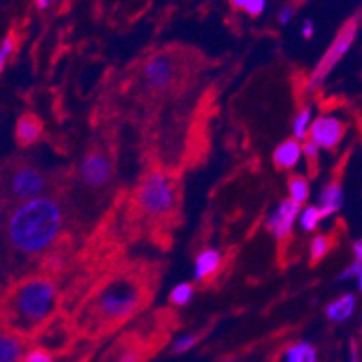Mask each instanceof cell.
<instances>
[{
    "instance_id": "obj_34",
    "label": "cell",
    "mask_w": 362,
    "mask_h": 362,
    "mask_svg": "<svg viewBox=\"0 0 362 362\" xmlns=\"http://www.w3.org/2000/svg\"><path fill=\"white\" fill-rule=\"evenodd\" d=\"M348 362H358V355H357V351L354 350V354H351L350 361H348Z\"/></svg>"
},
{
    "instance_id": "obj_35",
    "label": "cell",
    "mask_w": 362,
    "mask_h": 362,
    "mask_svg": "<svg viewBox=\"0 0 362 362\" xmlns=\"http://www.w3.org/2000/svg\"><path fill=\"white\" fill-rule=\"evenodd\" d=\"M2 220H4V207H2V202H0V226H2Z\"/></svg>"
},
{
    "instance_id": "obj_13",
    "label": "cell",
    "mask_w": 362,
    "mask_h": 362,
    "mask_svg": "<svg viewBox=\"0 0 362 362\" xmlns=\"http://www.w3.org/2000/svg\"><path fill=\"white\" fill-rule=\"evenodd\" d=\"M342 189L337 182H332L330 186H327L321 193V207H319V213H321V218L325 216H330L334 213H337L342 206Z\"/></svg>"
},
{
    "instance_id": "obj_17",
    "label": "cell",
    "mask_w": 362,
    "mask_h": 362,
    "mask_svg": "<svg viewBox=\"0 0 362 362\" xmlns=\"http://www.w3.org/2000/svg\"><path fill=\"white\" fill-rule=\"evenodd\" d=\"M285 362H317V351L308 342H299L285 351Z\"/></svg>"
},
{
    "instance_id": "obj_29",
    "label": "cell",
    "mask_w": 362,
    "mask_h": 362,
    "mask_svg": "<svg viewBox=\"0 0 362 362\" xmlns=\"http://www.w3.org/2000/svg\"><path fill=\"white\" fill-rule=\"evenodd\" d=\"M292 15H294V11H292V9H283L281 11V15H279V22H281V24H288V22L292 21Z\"/></svg>"
},
{
    "instance_id": "obj_11",
    "label": "cell",
    "mask_w": 362,
    "mask_h": 362,
    "mask_svg": "<svg viewBox=\"0 0 362 362\" xmlns=\"http://www.w3.org/2000/svg\"><path fill=\"white\" fill-rule=\"evenodd\" d=\"M42 134V123L38 117H35L33 114H25L18 119L16 123V139L18 143L28 146V144L35 143Z\"/></svg>"
},
{
    "instance_id": "obj_9",
    "label": "cell",
    "mask_w": 362,
    "mask_h": 362,
    "mask_svg": "<svg viewBox=\"0 0 362 362\" xmlns=\"http://www.w3.org/2000/svg\"><path fill=\"white\" fill-rule=\"evenodd\" d=\"M144 78H146V83L157 90H164L166 87H170L173 78H175V67H173L170 56H153L144 67Z\"/></svg>"
},
{
    "instance_id": "obj_18",
    "label": "cell",
    "mask_w": 362,
    "mask_h": 362,
    "mask_svg": "<svg viewBox=\"0 0 362 362\" xmlns=\"http://www.w3.org/2000/svg\"><path fill=\"white\" fill-rule=\"evenodd\" d=\"M288 192H291V200L298 206H301L308 199V182L303 177H292L288 182Z\"/></svg>"
},
{
    "instance_id": "obj_14",
    "label": "cell",
    "mask_w": 362,
    "mask_h": 362,
    "mask_svg": "<svg viewBox=\"0 0 362 362\" xmlns=\"http://www.w3.org/2000/svg\"><path fill=\"white\" fill-rule=\"evenodd\" d=\"M299 157H301V146H299V143L296 139L283 143L281 146L276 148L274 151V163L276 166L281 168V170L294 168L296 164H298Z\"/></svg>"
},
{
    "instance_id": "obj_22",
    "label": "cell",
    "mask_w": 362,
    "mask_h": 362,
    "mask_svg": "<svg viewBox=\"0 0 362 362\" xmlns=\"http://www.w3.org/2000/svg\"><path fill=\"white\" fill-rule=\"evenodd\" d=\"M233 6H235V8L245 9L251 16H258L259 13L265 9V2H263V0H235Z\"/></svg>"
},
{
    "instance_id": "obj_6",
    "label": "cell",
    "mask_w": 362,
    "mask_h": 362,
    "mask_svg": "<svg viewBox=\"0 0 362 362\" xmlns=\"http://www.w3.org/2000/svg\"><path fill=\"white\" fill-rule=\"evenodd\" d=\"M358 24H361V13L351 16L350 21L342 25L341 31H339L337 36H335L334 44L330 45L327 54L322 56L321 60H319L317 67H315L314 74H312V81H314V83L325 80V78L332 72V69L337 65V62L341 60L342 56L346 54V51L355 42V36H357V31H358Z\"/></svg>"
},
{
    "instance_id": "obj_20",
    "label": "cell",
    "mask_w": 362,
    "mask_h": 362,
    "mask_svg": "<svg viewBox=\"0 0 362 362\" xmlns=\"http://www.w3.org/2000/svg\"><path fill=\"white\" fill-rule=\"evenodd\" d=\"M193 296V287L189 283H182V285H177L173 291H171V303H175V305H186L189 303Z\"/></svg>"
},
{
    "instance_id": "obj_26",
    "label": "cell",
    "mask_w": 362,
    "mask_h": 362,
    "mask_svg": "<svg viewBox=\"0 0 362 362\" xmlns=\"http://www.w3.org/2000/svg\"><path fill=\"white\" fill-rule=\"evenodd\" d=\"M24 362H52V355L45 350H31L24 355Z\"/></svg>"
},
{
    "instance_id": "obj_2",
    "label": "cell",
    "mask_w": 362,
    "mask_h": 362,
    "mask_svg": "<svg viewBox=\"0 0 362 362\" xmlns=\"http://www.w3.org/2000/svg\"><path fill=\"white\" fill-rule=\"evenodd\" d=\"M58 291L49 279L33 278L9 291L6 298V321L13 330H36L52 315Z\"/></svg>"
},
{
    "instance_id": "obj_31",
    "label": "cell",
    "mask_w": 362,
    "mask_h": 362,
    "mask_svg": "<svg viewBox=\"0 0 362 362\" xmlns=\"http://www.w3.org/2000/svg\"><path fill=\"white\" fill-rule=\"evenodd\" d=\"M354 251H355V262H361V258H362V243L361 242H355Z\"/></svg>"
},
{
    "instance_id": "obj_25",
    "label": "cell",
    "mask_w": 362,
    "mask_h": 362,
    "mask_svg": "<svg viewBox=\"0 0 362 362\" xmlns=\"http://www.w3.org/2000/svg\"><path fill=\"white\" fill-rule=\"evenodd\" d=\"M13 51H15V40H13L11 36H8V38L2 42V45H0V72H2V69H4L6 62H8V58L11 56Z\"/></svg>"
},
{
    "instance_id": "obj_33",
    "label": "cell",
    "mask_w": 362,
    "mask_h": 362,
    "mask_svg": "<svg viewBox=\"0 0 362 362\" xmlns=\"http://www.w3.org/2000/svg\"><path fill=\"white\" fill-rule=\"evenodd\" d=\"M36 6H38V8H47L49 2L47 0H40V2H36Z\"/></svg>"
},
{
    "instance_id": "obj_19",
    "label": "cell",
    "mask_w": 362,
    "mask_h": 362,
    "mask_svg": "<svg viewBox=\"0 0 362 362\" xmlns=\"http://www.w3.org/2000/svg\"><path fill=\"white\" fill-rule=\"evenodd\" d=\"M310 117H312L310 108H303V110L299 112V116L294 119V136L298 141L307 137V132L308 128H310Z\"/></svg>"
},
{
    "instance_id": "obj_21",
    "label": "cell",
    "mask_w": 362,
    "mask_h": 362,
    "mask_svg": "<svg viewBox=\"0 0 362 362\" xmlns=\"http://www.w3.org/2000/svg\"><path fill=\"white\" fill-rule=\"evenodd\" d=\"M319 220H321V213H319V207L310 206L301 213V226L305 227L307 231H312V229H315V227H317V223H319Z\"/></svg>"
},
{
    "instance_id": "obj_5",
    "label": "cell",
    "mask_w": 362,
    "mask_h": 362,
    "mask_svg": "<svg viewBox=\"0 0 362 362\" xmlns=\"http://www.w3.org/2000/svg\"><path fill=\"white\" fill-rule=\"evenodd\" d=\"M175 186L159 171L150 173L137 189V206L150 216H166L175 207Z\"/></svg>"
},
{
    "instance_id": "obj_36",
    "label": "cell",
    "mask_w": 362,
    "mask_h": 362,
    "mask_svg": "<svg viewBox=\"0 0 362 362\" xmlns=\"http://www.w3.org/2000/svg\"><path fill=\"white\" fill-rule=\"evenodd\" d=\"M220 362H235V361H231V358H227V361H220Z\"/></svg>"
},
{
    "instance_id": "obj_24",
    "label": "cell",
    "mask_w": 362,
    "mask_h": 362,
    "mask_svg": "<svg viewBox=\"0 0 362 362\" xmlns=\"http://www.w3.org/2000/svg\"><path fill=\"white\" fill-rule=\"evenodd\" d=\"M195 344H197L195 335H184V337L177 339L175 341V344H173V351H175V354H184V351L192 350Z\"/></svg>"
},
{
    "instance_id": "obj_30",
    "label": "cell",
    "mask_w": 362,
    "mask_h": 362,
    "mask_svg": "<svg viewBox=\"0 0 362 362\" xmlns=\"http://www.w3.org/2000/svg\"><path fill=\"white\" fill-rule=\"evenodd\" d=\"M314 35V24L312 22H305V28H303V36L305 38H310Z\"/></svg>"
},
{
    "instance_id": "obj_16",
    "label": "cell",
    "mask_w": 362,
    "mask_h": 362,
    "mask_svg": "<svg viewBox=\"0 0 362 362\" xmlns=\"http://www.w3.org/2000/svg\"><path fill=\"white\" fill-rule=\"evenodd\" d=\"M354 310H355L354 294H346V296H342L341 299H337V301H334L328 305L327 315H328V319H332V321L342 322V321H346V319L351 317Z\"/></svg>"
},
{
    "instance_id": "obj_23",
    "label": "cell",
    "mask_w": 362,
    "mask_h": 362,
    "mask_svg": "<svg viewBox=\"0 0 362 362\" xmlns=\"http://www.w3.org/2000/svg\"><path fill=\"white\" fill-rule=\"evenodd\" d=\"M328 247H330V242H328V238H325V236H315L314 242H312V249H310L312 259H314V262L321 259L322 256L328 252Z\"/></svg>"
},
{
    "instance_id": "obj_8",
    "label": "cell",
    "mask_w": 362,
    "mask_h": 362,
    "mask_svg": "<svg viewBox=\"0 0 362 362\" xmlns=\"http://www.w3.org/2000/svg\"><path fill=\"white\" fill-rule=\"evenodd\" d=\"M342 136H344V124L332 116H322L312 123L310 128V137L312 143L317 148H332L337 146L341 143Z\"/></svg>"
},
{
    "instance_id": "obj_32",
    "label": "cell",
    "mask_w": 362,
    "mask_h": 362,
    "mask_svg": "<svg viewBox=\"0 0 362 362\" xmlns=\"http://www.w3.org/2000/svg\"><path fill=\"white\" fill-rule=\"evenodd\" d=\"M4 197V180H2V173H0V199Z\"/></svg>"
},
{
    "instance_id": "obj_10",
    "label": "cell",
    "mask_w": 362,
    "mask_h": 362,
    "mask_svg": "<svg viewBox=\"0 0 362 362\" xmlns=\"http://www.w3.org/2000/svg\"><path fill=\"white\" fill-rule=\"evenodd\" d=\"M299 213V206L294 204L292 200H285L281 202V206L278 207V211L272 215V218L269 220V227L271 231L274 233L276 238L283 240L287 238L292 233V226H294V220Z\"/></svg>"
},
{
    "instance_id": "obj_4",
    "label": "cell",
    "mask_w": 362,
    "mask_h": 362,
    "mask_svg": "<svg viewBox=\"0 0 362 362\" xmlns=\"http://www.w3.org/2000/svg\"><path fill=\"white\" fill-rule=\"evenodd\" d=\"M4 180V195L16 204L35 200L44 197L47 192V177L42 170L28 163H18L2 175Z\"/></svg>"
},
{
    "instance_id": "obj_1",
    "label": "cell",
    "mask_w": 362,
    "mask_h": 362,
    "mask_svg": "<svg viewBox=\"0 0 362 362\" xmlns=\"http://www.w3.org/2000/svg\"><path fill=\"white\" fill-rule=\"evenodd\" d=\"M64 220V207L54 197H38L13 207L6 235L11 247L22 255H40L58 240Z\"/></svg>"
},
{
    "instance_id": "obj_7",
    "label": "cell",
    "mask_w": 362,
    "mask_h": 362,
    "mask_svg": "<svg viewBox=\"0 0 362 362\" xmlns=\"http://www.w3.org/2000/svg\"><path fill=\"white\" fill-rule=\"evenodd\" d=\"M80 175L81 182L92 189L107 186L112 177V164L108 156H105L103 151H90L81 163Z\"/></svg>"
},
{
    "instance_id": "obj_27",
    "label": "cell",
    "mask_w": 362,
    "mask_h": 362,
    "mask_svg": "<svg viewBox=\"0 0 362 362\" xmlns=\"http://www.w3.org/2000/svg\"><path fill=\"white\" fill-rule=\"evenodd\" d=\"M357 278V283L358 287H361V281H362V271H361V262H354L350 267H348L346 271L342 272L341 274V279L342 281H346V279H351V278Z\"/></svg>"
},
{
    "instance_id": "obj_12",
    "label": "cell",
    "mask_w": 362,
    "mask_h": 362,
    "mask_svg": "<svg viewBox=\"0 0 362 362\" xmlns=\"http://www.w3.org/2000/svg\"><path fill=\"white\" fill-rule=\"evenodd\" d=\"M24 361V344L16 335L0 334V362Z\"/></svg>"
},
{
    "instance_id": "obj_28",
    "label": "cell",
    "mask_w": 362,
    "mask_h": 362,
    "mask_svg": "<svg viewBox=\"0 0 362 362\" xmlns=\"http://www.w3.org/2000/svg\"><path fill=\"white\" fill-rule=\"evenodd\" d=\"M317 150L319 148L315 146L314 143H312V141H307V143H305V146L301 148V151L303 153H305V156H307V159H308V163H315V160H317Z\"/></svg>"
},
{
    "instance_id": "obj_15",
    "label": "cell",
    "mask_w": 362,
    "mask_h": 362,
    "mask_svg": "<svg viewBox=\"0 0 362 362\" xmlns=\"http://www.w3.org/2000/svg\"><path fill=\"white\" fill-rule=\"evenodd\" d=\"M220 259H222V256L215 249H206V251L200 252L195 265V279L202 281L204 278L211 276L220 267Z\"/></svg>"
},
{
    "instance_id": "obj_3",
    "label": "cell",
    "mask_w": 362,
    "mask_h": 362,
    "mask_svg": "<svg viewBox=\"0 0 362 362\" xmlns=\"http://www.w3.org/2000/svg\"><path fill=\"white\" fill-rule=\"evenodd\" d=\"M143 299L139 283L130 278L114 279L98 292L94 299V317L103 325L124 321L139 307Z\"/></svg>"
}]
</instances>
